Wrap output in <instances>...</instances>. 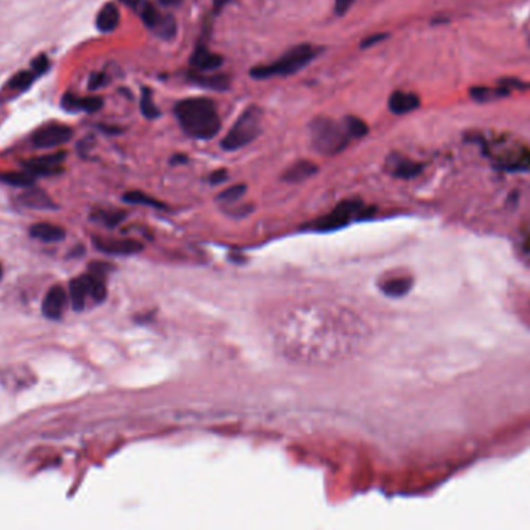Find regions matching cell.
I'll return each mask as SVG.
<instances>
[{
	"instance_id": "6da1fadb",
	"label": "cell",
	"mask_w": 530,
	"mask_h": 530,
	"mask_svg": "<svg viewBox=\"0 0 530 530\" xmlns=\"http://www.w3.org/2000/svg\"><path fill=\"white\" fill-rule=\"evenodd\" d=\"M174 112L182 129L199 140H211L220 130L215 104L208 98H188L175 104Z\"/></svg>"
},
{
	"instance_id": "7a4b0ae2",
	"label": "cell",
	"mask_w": 530,
	"mask_h": 530,
	"mask_svg": "<svg viewBox=\"0 0 530 530\" xmlns=\"http://www.w3.org/2000/svg\"><path fill=\"white\" fill-rule=\"evenodd\" d=\"M319 50L310 44L297 45L287 53L281 56L278 61L267 65H258L250 70V75L254 80H268L274 76H287L297 73L298 70L306 67L313 58H317Z\"/></svg>"
},
{
	"instance_id": "3957f363",
	"label": "cell",
	"mask_w": 530,
	"mask_h": 530,
	"mask_svg": "<svg viewBox=\"0 0 530 530\" xmlns=\"http://www.w3.org/2000/svg\"><path fill=\"white\" fill-rule=\"evenodd\" d=\"M260 130H263V110L258 106H251L236 120L220 145L225 150L233 152L256 140Z\"/></svg>"
},
{
	"instance_id": "277c9868",
	"label": "cell",
	"mask_w": 530,
	"mask_h": 530,
	"mask_svg": "<svg viewBox=\"0 0 530 530\" xmlns=\"http://www.w3.org/2000/svg\"><path fill=\"white\" fill-rule=\"evenodd\" d=\"M313 148L324 155H337L348 146L349 135L344 126L330 118H317L310 126Z\"/></svg>"
},
{
	"instance_id": "5b68a950",
	"label": "cell",
	"mask_w": 530,
	"mask_h": 530,
	"mask_svg": "<svg viewBox=\"0 0 530 530\" xmlns=\"http://www.w3.org/2000/svg\"><path fill=\"white\" fill-rule=\"evenodd\" d=\"M363 204L360 200H346L337 205L330 213H327L323 218H319L312 224L313 230L317 231H333L338 228H343L355 218L362 214Z\"/></svg>"
},
{
	"instance_id": "8992f818",
	"label": "cell",
	"mask_w": 530,
	"mask_h": 530,
	"mask_svg": "<svg viewBox=\"0 0 530 530\" xmlns=\"http://www.w3.org/2000/svg\"><path fill=\"white\" fill-rule=\"evenodd\" d=\"M71 136H73V130L65 124H47L33 134L31 141L39 149H50L65 145L71 140Z\"/></svg>"
},
{
	"instance_id": "52a82bcc",
	"label": "cell",
	"mask_w": 530,
	"mask_h": 530,
	"mask_svg": "<svg viewBox=\"0 0 530 530\" xmlns=\"http://www.w3.org/2000/svg\"><path fill=\"white\" fill-rule=\"evenodd\" d=\"M495 165L507 173L530 171V150L524 146L512 148L493 154Z\"/></svg>"
},
{
	"instance_id": "ba28073f",
	"label": "cell",
	"mask_w": 530,
	"mask_h": 530,
	"mask_svg": "<svg viewBox=\"0 0 530 530\" xmlns=\"http://www.w3.org/2000/svg\"><path fill=\"white\" fill-rule=\"evenodd\" d=\"M65 157H67V154H65L64 150H58V152H53V154L41 155V157H36V159H30L27 161H24L22 166L25 171H28L35 177L56 175L64 171L62 163L65 160Z\"/></svg>"
},
{
	"instance_id": "9c48e42d",
	"label": "cell",
	"mask_w": 530,
	"mask_h": 530,
	"mask_svg": "<svg viewBox=\"0 0 530 530\" xmlns=\"http://www.w3.org/2000/svg\"><path fill=\"white\" fill-rule=\"evenodd\" d=\"M69 293L62 285H53L45 293L42 301V313L48 319H61L62 313L67 307Z\"/></svg>"
},
{
	"instance_id": "30bf717a",
	"label": "cell",
	"mask_w": 530,
	"mask_h": 530,
	"mask_svg": "<svg viewBox=\"0 0 530 530\" xmlns=\"http://www.w3.org/2000/svg\"><path fill=\"white\" fill-rule=\"evenodd\" d=\"M94 244L98 250L116 256H129L143 250V244L134 239H100L95 238Z\"/></svg>"
},
{
	"instance_id": "8fae6325",
	"label": "cell",
	"mask_w": 530,
	"mask_h": 530,
	"mask_svg": "<svg viewBox=\"0 0 530 530\" xmlns=\"http://www.w3.org/2000/svg\"><path fill=\"white\" fill-rule=\"evenodd\" d=\"M19 202L21 205L31 208V209H37V211H53V209H58V205L53 202V199L44 191V189L39 188H27V191H24L21 195H19Z\"/></svg>"
},
{
	"instance_id": "7c38bea8",
	"label": "cell",
	"mask_w": 530,
	"mask_h": 530,
	"mask_svg": "<svg viewBox=\"0 0 530 530\" xmlns=\"http://www.w3.org/2000/svg\"><path fill=\"white\" fill-rule=\"evenodd\" d=\"M103 100L100 96H78L73 94H65L62 98V107L70 112H98L103 107Z\"/></svg>"
},
{
	"instance_id": "4fadbf2b",
	"label": "cell",
	"mask_w": 530,
	"mask_h": 530,
	"mask_svg": "<svg viewBox=\"0 0 530 530\" xmlns=\"http://www.w3.org/2000/svg\"><path fill=\"white\" fill-rule=\"evenodd\" d=\"M389 110L396 115H405L409 114L412 110H416L421 106V100L416 94H409V91L397 90L389 96Z\"/></svg>"
},
{
	"instance_id": "5bb4252c",
	"label": "cell",
	"mask_w": 530,
	"mask_h": 530,
	"mask_svg": "<svg viewBox=\"0 0 530 530\" xmlns=\"http://www.w3.org/2000/svg\"><path fill=\"white\" fill-rule=\"evenodd\" d=\"M388 169L397 179H412L422 173V165L402 155H392L388 160Z\"/></svg>"
},
{
	"instance_id": "9a60e30c",
	"label": "cell",
	"mask_w": 530,
	"mask_h": 530,
	"mask_svg": "<svg viewBox=\"0 0 530 530\" xmlns=\"http://www.w3.org/2000/svg\"><path fill=\"white\" fill-rule=\"evenodd\" d=\"M224 64V58L220 55L211 53L204 45H199L195 48L194 55L191 56V65L195 69V71H213L215 69H219L220 65Z\"/></svg>"
},
{
	"instance_id": "2e32d148",
	"label": "cell",
	"mask_w": 530,
	"mask_h": 530,
	"mask_svg": "<svg viewBox=\"0 0 530 530\" xmlns=\"http://www.w3.org/2000/svg\"><path fill=\"white\" fill-rule=\"evenodd\" d=\"M318 173V165L310 160H301L293 163V165L287 169L283 174V180L289 183H299L307 179H310Z\"/></svg>"
},
{
	"instance_id": "e0dca14e",
	"label": "cell",
	"mask_w": 530,
	"mask_h": 530,
	"mask_svg": "<svg viewBox=\"0 0 530 530\" xmlns=\"http://www.w3.org/2000/svg\"><path fill=\"white\" fill-rule=\"evenodd\" d=\"M30 236L42 242H59V240H64L65 230L62 227L47 224V222H41V224L31 225Z\"/></svg>"
},
{
	"instance_id": "ac0fdd59",
	"label": "cell",
	"mask_w": 530,
	"mask_h": 530,
	"mask_svg": "<svg viewBox=\"0 0 530 530\" xmlns=\"http://www.w3.org/2000/svg\"><path fill=\"white\" fill-rule=\"evenodd\" d=\"M188 80L194 84H199L202 87L219 91L230 89V80L225 75H205L200 73V71H193V73L188 75Z\"/></svg>"
},
{
	"instance_id": "d6986e66",
	"label": "cell",
	"mask_w": 530,
	"mask_h": 530,
	"mask_svg": "<svg viewBox=\"0 0 530 530\" xmlns=\"http://www.w3.org/2000/svg\"><path fill=\"white\" fill-rule=\"evenodd\" d=\"M412 279L409 276H397L386 279L380 285L382 292L389 298H402L405 294H408L412 289Z\"/></svg>"
},
{
	"instance_id": "ffe728a7",
	"label": "cell",
	"mask_w": 530,
	"mask_h": 530,
	"mask_svg": "<svg viewBox=\"0 0 530 530\" xmlns=\"http://www.w3.org/2000/svg\"><path fill=\"white\" fill-rule=\"evenodd\" d=\"M118 24H120V11H118L116 5L114 3L104 5L101 11L98 12V17H96L98 30L103 33H110L118 27Z\"/></svg>"
},
{
	"instance_id": "44dd1931",
	"label": "cell",
	"mask_w": 530,
	"mask_h": 530,
	"mask_svg": "<svg viewBox=\"0 0 530 530\" xmlns=\"http://www.w3.org/2000/svg\"><path fill=\"white\" fill-rule=\"evenodd\" d=\"M89 297V289L86 283V276H80L70 281L69 285V298L75 310H82L86 307V298Z\"/></svg>"
},
{
	"instance_id": "7402d4cb",
	"label": "cell",
	"mask_w": 530,
	"mask_h": 530,
	"mask_svg": "<svg viewBox=\"0 0 530 530\" xmlns=\"http://www.w3.org/2000/svg\"><path fill=\"white\" fill-rule=\"evenodd\" d=\"M0 182L6 183V185H11V186H16V188H31L35 186V182H36V177L30 174L28 171H19V173H2L0 174Z\"/></svg>"
},
{
	"instance_id": "603a6c76",
	"label": "cell",
	"mask_w": 530,
	"mask_h": 530,
	"mask_svg": "<svg viewBox=\"0 0 530 530\" xmlns=\"http://www.w3.org/2000/svg\"><path fill=\"white\" fill-rule=\"evenodd\" d=\"M507 95H509V90L502 87H473L470 90V96L477 103L496 101Z\"/></svg>"
},
{
	"instance_id": "cb8c5ba5",
	"label": "cell",
	"mask_w": 530,
	"mask_h": 530,
	"mask_svg": "<svg viewBox=\"0 0 530 530\" xmlns=\"http://www.w3.org/2000/svg\"><path fill=\"white\" fill-rule=\"evenodd\" d=\"M37 78H39V75L33 69L19 71L17 75H15L10 80L8 89L16 90V91H24V90H27L31 84L35 82V80H37Z\"/></svg>"
},
{
	"instance_id": "d4e9b609",
	"label": "cell",
	"mask_w": 530,
	"mask_h": 530,
	"mask_svg": "<svg viewBox=\"0 0 530 530\" xmlns=\"http://www.w3.org/2000/svg\"><path fill=\"white\" fill-rule=\"evenodd\" d=\"M344 129L346 132H348L349 139H362V136H364L366 134H368V124H366L362 118L358 116H346L344 118Z\"/></svg>"
},
{
	"instance_id": "484cf974",
	"label": "cell",
	"mask_w": 530,
	"mask_h": 530,
	"mask_svg": "<svg viewBox=\"0 0 530 530\" xmlns=\"http://www.w3.org/2000/svg\"><path fill=\"white\" fill-rule=\"evenodd\" d=\"M123 200L127 202V204H134V205H148V206L159 208V209L166 208L165 204H161V202L155 200L154 197H149L148 194L141 193V191H130L127 194H124Z\"/></svg>"
},
{
	"instance_id": "4316f807",
	"label": "cell",
	"mask_w": 530,
	"mask_h": 530,
	"mask_svg": "<svg viewBox=\"0 0 530 530\" xmlns=\"http://www.w3.org/2000/svg\"><path fill=\"white\" fill-rule=\"evenodd\" d=\"M140 109H141V114L145 115L148 120H154V118L160 116V110L155 106V103L152 100V91H150V89L148 87L143 89Z\"/></svg>"
},
{
	"instance_id": "83f0119b",
	"label": "cell",
	"mask_w": 530,
	"mask_h": 530,
	"mask_svg": "<svg viewBox=\"0 0 530 530\" xmlns=\"http://www.w3.org/2000/svg\"><path fill=\"white\" fill-rule=\"evenodd\" d=\"M161 17L163 16L160 15L159 10H157L152 3H145V6H143L141 19H143V22H145L149 28L155 30L157 27H159L160 22H161Z\"/></svg>"
},
{
	"instance_id": "f1b7e54d",
	"label": "cell",
	"mask_w": 530,
	"mask_h": 530,
	"mask_svg": "<svg viewBox=\"0 0 530 530\" xmlns=\"http://www.w3.org/2000/svg\"><path fill=\"white\" fill-rule=\"evenodd\" d=\"M245 185H234V186H230L228 189H225L224 193L219 194L218 200L222 202V204H234V202H238L242 195L245 194Z\"/></svg>"
},
{
	"instance_id": "f546056e",
	"label": "cell",
	"mask_w": 530,
	"mask_h": 530,
	"mask_svg": "<svg viewBox=\"0 0 530 530\" xmlns=\"http://www.w3.org/2000/svg\"><path fill=\"white\" fill-rule=\"evenodd\" d=\"M94 215H95V219L101 220L103 224L107 225V227H115L124 219L123 211H103V209H100V211H96Z\"/></svg>"
},
{
	"instance_id": "4dcf8cb0",
	"label": "cell",
	"mask_w": 530,
	"mask_h": 530,
	"mask_svg": "<svg viewBox=\"0 0 530 530\" xmlns=\"http://www.w3.org/2000/svg\"><path fill=\"white\" fill-rule=\"evenodd\" d=\"M155 31L159 33V35H160L161 37H168V39H169V37H173V36L175 35V31H177V22H175V19H174L171 15L163 16V17H161V22H160L159 27L155 28Z\"/></svg>"
},
{
	"instance_id": "1f68e13d",
	"label": "cell",
	"mask_w": 530,
	"mask_h": 530,
	"mask_svg": "<svg viewBox=\"0 0 530 530\" xmlns=\"http://www.w3.org/2000/svg\"><path fill=\"white\" fill-rule=\"evenodd\" d=\"M48 67H50V61H48V58L44 56V55L35 58V61H33V65H31V69L35 70L39 76L44 75L45 71L48 70Z\"/></svg>"
},
{
	"instance_id": "d6a6232c",
	"label": "cell",
	"mask_w": 530,
	"mask_h": 530,
	"mask_svg": "<svg viewBox=\"0 0 530 530\" xmlns=\"http://www.w3.org/2000/svg\"><path fill=\"white\" fill-rule=\"evenodd\" d=\"M107 81H109V78L106 76V73H94L89 80V89L90 90L100 89L103 86H106Z\"/></svg>"
},
{
	"instance_id": "836d02e7",
	"label": "cell",
	"mask_w": 530,
	"mask_h": 530,
	"mask_svg": "<svg viewBox=\"0 0 530 530\" xmlns=\"http://www.w3.org/2000/svg\"><path fill=\"white\" fill-rule=\"evenodd\" d=\"M227 179H228L227 169H218V171L209 175V183H211V185H219V183H224Z\"/></svg>"
},
{
	"instance_id": "e575fe53",
	"label": "cell",
	"mask_w": 530,
	"mask_h": 530,
	"mask_svg": "<svg viewBox=\"0 0 530 530\" xmlns=\"http://www.w3.org/2000/svg\"><path fill=\"white\" fill-rule=\"evenodd\" d=\"M355 0H335V12L338 16H343L353 5Z\"/></svg>"
},
{
	"instance_id": "d590c367",
	"label": "cell",
	"mask_w": 530,
	"mask_h": 530,
	"mask_svg": "<svg viewBox=\"0 0 530 530\" xmlns=\"http://www.w3.org/2000/svg\"><path fill=\"white\" fill-rule=\"evenodd\" d=\"M386 37H388V35H385V33H380V35H372L368 39H364V41L362 42V48H369V47H372V45L378 44V42L383 41V39H386Z\"/></svg>"
},
{
	"instance_id": "8d00e7d4",
	"label": "cell",
	"mask_w": 530,
	"mask_h": 530,
	"mask_svg": "<svg viewBox=\"0 0 530 530\" xmlns=\"http://www.w3.org/2000/svg\"><path fill=\"white\" fill-rule=\"evenodd\" d=\"M188 161V157L186 155H182V154H175L173 159H171V165H177V163H186Z\"/></svg>"
},
{
	"instance_id": "74e56055",
	"label": "cell",
	"mask_w": 530,
	"mask_h": 530,
	"mask_svg": "<svg viewBox=\"0 0 530 530\" xmlns=\"http://www.w3.org/2000/svg\"><path fill=\"white\" fill-rule=\"evenodd\" d=\"M230 0H214V11H220Z\"/></svg>"
},
{
	"instance_id": "f35d334b",
	"label": "cell",
	"mask_w": 530,
	"mask_h": 530,
	"mask_svg": "<svg viewBox=\"0 0 530 530\" xmlns=\"http://www.w3.org/2000/svg\"><path fill=\"white\" fill-rule=\"evenodd\" d=\"M163 6H177L182 3V0H159Z\"/></svg>"
},
{
	"instance_id": "ab89813d",
	"label": "cell",
	"mask_w": 530,
	"mask_h": 530,
	"mask_svg": "<svg viewBox=\"0 0 530 530\" xmlns=\"http://www.w3.org/2000/svg\"><path fill=\"white\" fill-rule=\"evenodd\" d=\"M124 2L129 3V5H132V6H135L136 2H139V0H124Z\"/></svg>"
},
{
	"instance_id": "60d3db41",
	"label": "cell",
	"mask_w": 530,
	"mask_h": 530,
	"mask_svg": "<svg viewBox=\"0 0 530 530\" xmlns=\"http://www.w3.org/2000/svg\"><path fill=\"white\" fill-rule=\"evenodd\" d=\"M2 273H3V270H2V265H0V278H2Z\"/></svg>"
}]
</instances>
